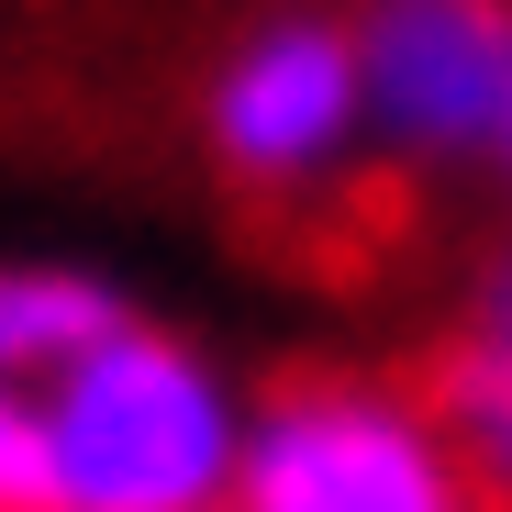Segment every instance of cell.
I'll use <instances>...</instances> for the list:
<instances>
[{
    "label": "cell",
    "mask_w": 512,
    "mask_h": 512,
    "mask_svg": "<svg viewBox=\"0 0 512 512\" xmlns=\"http://www.w3.org/2000/svg\"><path fill=\"white\" fill-rule=\"evenodd\" d=\"M423 412H435L457 479L479 490V512H512V357L479 346V334H457L435 390H423Z\"/></svg>",
    "instance_id": "8992f818"
},
{
    "label": "cell",
    "mask_w": 512,
    "mask_h": 512,
    "mask_svg": "<svg viewBox=\"0 0 512 512\" xmlns=\"http://www.w3.org/2000/svg\"><path fill=\"white\" fill-rule=\"evenodd\" d=\"M468 334H479V346H501V357H512V268H501V279L479 290V323H468Z\"/></svg>",
    "instance_id": "ba28073f"
},
{
    "label": "cell",
    "mask_w": 512,
    "mask_h": 512,
    "mask_svg": "<svg viewBox=\"0 0 512 512\" xmlns=\"http://www.w3.org/2000/svg\"><path fill=\"white\" fill-rule=\"evenodd\" d=\"M123 323V301L90 268H56V256H0V401H34L78 346H101Z\"/></svg>",
    "instance_id": "5b68a950"
},
{
    "label": "cell",
    "mask_w": 512,
    "mask_h": 512,
    "mask_svg": "<svg viewBox=\"0 0 512 512\" xmlns=\"http://www.w3.org/2000/svg\"><path fill=\"white\" fill-rule=\"evenodd\" d=\"M0 512H34V412L0 401Z\"/></svg>",
    "instance_id": "52a82bcc"
},
{
    "label": "cell",
    "mask_w": 512,
    "mask_h": 512,
    "mask_svg": "<svg viewBox=\"0 0 512 512\" xmlns=\"http://www.w3.org/2000/svg\"><path fill=\"white\" fill-rule=\"evenodd\" d=\"M368 134L401 156L512 145V0H368L357 12Z\"/></svg>",
    "instance_id": "3957f363"
},
{
    "label": "cell",
    "mask_w": 512,
    "mask_h": 512,
    "mask_svg": "<svg viewBox=\"0 0 512 512\" xmlns=\"http://www.w3.org/2000/svg\"><path fill=\"white\" fill-rule=\"evenodd\" d=\"M34 512H234L245 412L234 379L167 323H112L34 401Z\"/></svg>",
    "instance_id": "6da1fadb"
},
{
    "label": "cell",
    "mask_w": 512,
    "mask_h": 512,
    "mask_svg": "<svg viewBox=\"0 0 512 512\" xmlns=\"http://www.w3.org/2000/svg\"><path fill=\"white\" fill-rule=\"evenodd\" d=\"M212 156L256 190H301L334 179L368 145V78H357V23L323 12H279L256 23L223 67H212Z\"/></svg>",
    "instance_id": "277c9868"
},
{
    "label": "cell",
    "mask_w": 512,
    "mask_h": 512,
    "mask_svg": "<svg viewBox=\"0 0 512 512\" xmlns=\"http://www.w3.org/2000/svg\"><path fill=\"white\" fill-rule=\"evenodd\" d=\"M501 179H512V145H501Z\"/></svg>",
    "instance_id": "9c48e42d"
},
{
    "label": "cell",
    "mask_w": 512,
    "mask_h": 512,
    "mask_svg": "<svg viewBox=\"0 0 512 512\" xmlns=\"http://www.w3.org/2000/svg\"><path fill=\"white\" fill-rule=\"evenodd\" d=\"M234 512H479L423 390L390 379H301L245 412Z\"/></svg>",
    "instance_id": "7a4b0ae2"
}]
</instances>
